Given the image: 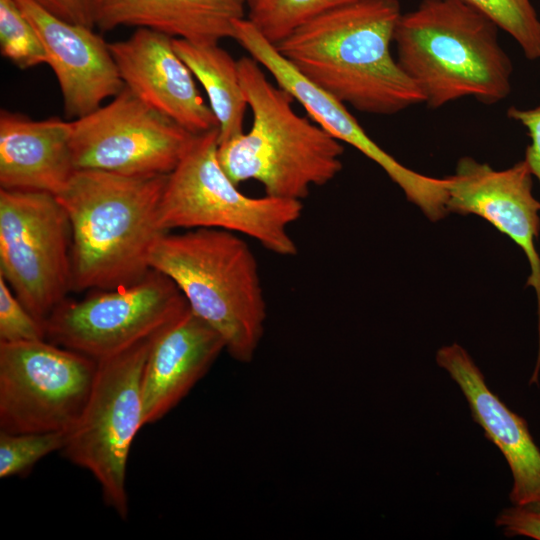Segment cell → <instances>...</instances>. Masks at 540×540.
<instances>
[{"mask_svg": "<svg viewBox=\"0 0 540 540\" xmlns=\"http://www.w3.org/2000/svg\"><path fill=\"white\" fill-rule=\"evenodd\" d=\"M398 0H360L331 10L275 45L305 78L358 111L393 115L424 102L391 54Z\"/></svg>", "mask_w": 540, "mask_h": 540, "instance_id": "1", "label": "cell"}, {"mask_svg": "<svg viewBox=\"0 0 540 540\" xmlns=\"http://www.w3.org/2000/svg\"><path fill=\"white\" fill-rule=\"evenodd\" d=\"M167 176L75 170L55 195L71 225L73 290L131 285L151 270V250L166 233L159 205Z\"/></svg>", "mask_w": 540, "mask_h": 540, "instance_id": "2", "label": "cell"}, {"mask_svg": "<svg viewBox=\"0 0 540 540\" xmlns=\"http://www.w3.org/2000/svg\"><path fill=\"white\" fill-rule=\"evenodd\" d=\"M498 30L461 0H422L397 21L396 60L429 108L463 97L495 104L509 95L513 70Z\"/></svg>", "mask_w": 540, "mask_h": 540, "instance_id": "3", "label": "cell"}, {"mask_svg": "<svg viewBox=\"0 0 540 540\" xmlns=\"http://www.w3.org/2000/svg\"><path fill=\"white\" fill-rule=\"evenodd\" d=\"M237 62L253 120L249 131L218 143V161L236 185L255 180L265 195L302 202L312 187L327 184L341 171L343 146L298 115L292 95L273 85L255 59Z\"/></svg>", "mask_w": 540, "mask_h": 540, "instance_id": "4", "label": "cell"}, {"mask_svg": "<svg viewBox=\"0 0 540 540\" xmlns=\"http://www.w3.org/2000/svg\"><path fill=\"white\" fill-rule=\"evenodd\" d=\"M149 265L177 285L233 359H253L267 308L256 257L241 235L214 228L166 232L153 246Z\"/></svg>", "mask_w": 540, "mask_h": 540, "instance_id": "5", "label": "cell"}, {"mask_svg": "<svg viewBox=\"0 0 540 540\" xmlns=\"http://www.w3.org/2000/svg\"><path fill=\"white\" fill-rule=\"evenodd\" d=\"M218 135V127L196 134L168 174L159 205L161 228L222 229L255 239L276 255H296L289 228L301 217L302 202L243 194L218 161Z\"/></svg>", "mask_w": 540, "mask_h": 540, "instance_id": "6", "label": "cell"}, {"mask_svg": "<svg viewBox=\"0 0 540 540\" xmlns=\"http://www.w3.org/2000/svg\"><path fill=\"white\" fill-rule=\"evenodd\" d=\"M154 336L98 361L89 397L61 450L72 464L93 475L104 502L122 519L129 512L127 464L144 426L141 379Z\"/></svg>", "mask_w": 540, "mask_h": 540, "instance_id": "7", "label": "cell"}, {"mask_svg": "<svg viewBox=\"0 0 540 540\" xmlns=\"http://www.w3.org/2000/svg\"><path fill=\"white\" fill-rule=\"evenodd\" d=\"M72 232L55 195L0 188V276L42 323L72 289Z\"/></svg>", "mask_w": 540, "mask_h": 540, "instance_id": "8", "label": "cell"}, {"mask_svg": "<svg viewBox=\"0 0 540 540\" xmlns=\"http://www.w3.org/2000/svg\"><path fill=\"white\" fill-rule=\"evenodd\" d=\"M97 367L98 361L47 339L0 343V431L68 432Z\"/></svg>", "mask_w": 540, "mask_h": 540, "instance_id": "9", "label": "cell"}, {"mask_svg": "<svg viewBox=\"0 0 540 540\" xmlns=\"http://www.w3.org/2000/svg\"><path fill=\"white\" fill-rule=\"evenodd\" d=\"M188 309L177 285L151 269L134 284L65 299L45 322L46 339L99 361L154 336Z\"/></svg>", "mask_w": 540, "mask_h": 540, "instance_id": "10", "label": "cell"}, {"mask_svg": "<svg viewBox=\"0 0 540 540\" xmlns=\"http://www.w3.org/2000/svg\"><path fill=\"white\" fill-rule=\"evenodd\" d=\"M195 135L125 86L108 104L71 121L70 145L75 170L167 175Z\"/></svg>", "mask_w": 540, "mask_h": 540, "instance_id": "11", "label": "cell"}, {"mask_svg": "<svg viewBox=\"0 0 540 540\" xmlns=\"http://www.w3.org/2000/svg\"><path fill=\"white\" fill-rule=\"evenodd\" d=\"M235 39L307 111L309 116L331 136L343 141L378 164L432 222L446 215L447 181L413 171L381 148L340 102L305 78L266 40L247 19L233 24Z\"/></svg>", "mask_w": 540, "mask_h": 540, "instance_id": "12", "label": "cell"}, {"mask_svg": "<svg viewBox=\"0 0 540 540\" xmlns=\"http://www.w3.org/2000/svg\"><path fill=\"white\" fill-rule=\"evenodd\" d=\"M532 177L524 160L504 170L462 157L447 180L448 213L474 214L507 235L524 252L530 266L526 285L537 297L539 350L534 371L540 370V257L535 240L540 231V201L532 193Z\"/></svg>", "mask_w": 540, "mask_h": 540, "instance_id": "13", "label": "cell"}, {"mask_svg": "<svg viewBox=\"0 0 540 540\" xmlns=\"http://www.w3.org/2000/svg\"><path fill=\"white\" fill-rule=\"evenodd\" d=\"M124 85L147 104L193 134L218 127L193 74L173 47V37L137 28L127 39L108 43Z\"/></svg>", "mask_w": 540, "mask_h": 540, "instance_id": "14", "label": "cell"}, {"mask_svg": "<svg viewBox=\"0 0 540 540\" xmlns=\"http://www.w3.org/2000/svg\"><path fill=\"white\" fill-rule=\"evenodd\" d=\"M35 28L53 70L66 115L83 117L125 87L108 43L92 28L64 21L32 0H16Z\"/></svg>", "mask_w": 540, "mask_h": 540, "instance_id": "15", "label": "cell"}, {"mask_svg": "<svg viewBox=\"0 0 540 540\" xmlns=\"http://www.w3.org/2000/svg\"><path fill=\"white\" fill-rule=\"evenodd\" d=\"M436 362L460 387L474 421L505 457L513 477L512 504L540 509V450L527 422L489 389L481 370L459 344L441 347Z\"/></svg>", "mask_w": 540, "mask_h": 540, "instance_id": "16", "label": "cell"}, {"mask_svg": "<svg viewBox=\"0 0 540 540\" xmlns=\"http://www.w3.org/2000/svg\"><path fill=\"white\" fill-rule=\"evenodd\" d=\"M225 350L222 337L190 308L153 337L143 368V424L171 411Z\"/></svg>", "mask_w": 540, "mask_h": 540, "instance_id": "17", "label": "cell"}, {"mask_svg": "<svg viewBox=\"0 0 540 540\" xmlns=\"http://www.w3.org/2000/svg\"><path fill=\"white\" fill-rule=\"evenodd\" d=\"M71 122L32 120L0 112V187L57 195L75 167L70 145Z\"/></svg>", "mask_w": 540, "mask_h": 540, "instance_id": "18", "label": "cell"}, {"mask_svg": "<svg viewBox=\"0 0 540 540\" xmlns=\"http://www.w3.org/2000/svg\"><path fill=\"white\" fill-rule=\"evenodd\" d=\"M246 0H96L95 26L148 28L195 43L233 38V23L245 18Z\"/></svg>", "mask_w": 540, "mask_h": 540, "instance_id": "19", "label": "cell"}, {"mask_svg": "<svg viewBox=\"0 0 540 540\" xmlns=\"http://www.w3.org/2000/svg\"><path fill=\"white\" fill-rule=\"evenodd\" d=\"M173 47L205 89L218 122V143L242 134L249 106L241 85L238 62L218 43H195L173 37Z\"/></svg>", "mask_w": 540, "mask_h": 540, "instance_id": "20", "label": "cell"}, {"mask_svg": "<svg viewBox=\"0 0 540 540\" xmlns=\"http://www.w3.org/2000/svg\"><path fill=\"white\" fill-rule=\"evenodd\" d=\"M360 0H255L247 19L273 45L296 29L336 8Z\"/></svg>", "mask_w": 540, "mask_h": 540, "instance_id": "21", "label": "cell"}, {"mask_svg": "<svg viewBox=\"0 0 540 540\" xmlns=\"http://www.w3.org/2000/svg\"><path fill=\"white\" fill-rule=\"evenodd\" d=\"M491 19L521 47L528 60L540 59V19L530 0H461Z\"/></svg>", "mask_w": 540, "mask_h": 540, "instance_id": "22", "label": "cell"}, {"mask_svg": "<svg viewBox=\"0 0 540 540\" xmlns=\"http://www.w3.org/2000/svg\"><path fill=\"white\" fill-rule=\"evenodd\" d=\"M0 49L20 69L47 62L44 46L16 0H0Z\"/></svg>", "mask_w": 540, "mask_h": 540, "instance_id": "23", "label": "cell"}, {"mask_svg": "<svg viewBox=\"0 0 540 540\" xmlns=\"http://www.w3.org/2000/svg\"><path fill=\"white\" fill-rule=\"evenodd\" d=\"M65 439V432L0 431V478L27 474L41 459L61 451Z\"/></svg>", "mask_w": 540, "mask_h": 540, "instance_id": "24", "label": "cell"}, {"mask_svg": "<svg viewBox=\"0 0 540 540\" xmlns=\"http://www.w3.org/2000/svg\"><path fill=\"white\" fill-rule=\"evenodd\" d=\"M46 339L44 323L39 321L16 297L0 276V343Z\"/></svg>", "mask_w": 540, "mask_h": 540, "instance_id": "25", "label": "cell"}, {"mask_svg": "<svg viewBox=\"0 0 540 540\" xmlns=\"http://www.w3.org/2000/svg\"><path fill=\"white\" fill-rule=\"evenodd\" d=\"M495 523L507 537L526 536L540 540V509L513 505L504 509Z\"/></svg>", "mask_w": 540, "mask_h": 540, "instance_id": "26", "label": "cell"}, {"mask_svg": "<svg viewBox=\"0 0 540 540\" xmlns=\"http://www.w3.org/2000/svg\"><path fill=\"white\" fill-rule=\"evenodd\" d=\"M507 115L528 131L531 143L526 148L524 161L540 184V105L530 109L512 106L508 109Z\"/></svg>", "mask_w": 540, "mask_h": 540, "instance_id": "27", "label": "cell"}, {"mask_svg": "<svg viewBox=\"0 0 540 540\" xmlns=\"http://www.w3.org/2000/svg\"><path fill=\"white\" fill-rule=\"evenodd\" d=\"M54 16L89 28L95 27L96 0H32Z\"/></svg>", "mask_w": 540, "mask_h": 540, "instance_id": "28", "label": "cell"}, {"mask_svg": "<svg viewBox=\"0 0 540 540\" xmlns=\"http://www.w3.org/2000/svg\"><path fill=\"white\" fill-rule=\"evenodd\" d=\"M253 1H255V0H246L248 5L251 4Z\"/></svg>", "mask_w": 540, "mask_h": 540, "instance_id": "29", "label": "cell"}]
</instances>
